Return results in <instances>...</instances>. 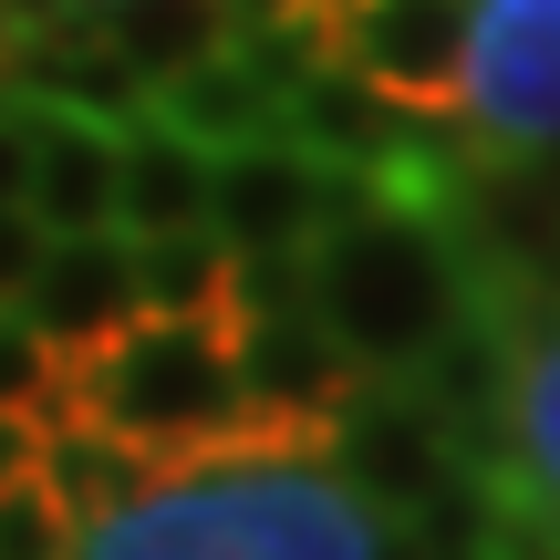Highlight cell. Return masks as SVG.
Here are the masks:
<instances>
[{
    "label": "cell",
    "mask_w": 560,
    "mask_h": 560,
    "mask_svg": "<svg viewBox=\"0 0 560 560\" xmlns=\"http://www.w3.org/2000/svg\"><path fill=\"white\" fill-rule=\"evenodd\" d=\"M83 21H94L145 83H177L187 62H208V52L240 42V11H229V0H94Z\"/></svg>",
    "instance_id": "cell-10"
},
{
    "label": "cell",
    "mask_w": 560,
    "mask_h": 560,
    "mask_svg": "<svg viewBox=\"0 0 560 560\" xmlns=\"http://www.w3.org/2000/svg\"><path fill=\"white\" fill-rule=\"evenodd\" d=\"M156 115L187 125L198 145H219V156H240V145H260V136H291V83H280L249 42H229V52L187 62L177 83H156Z\"/></svg>",
    "instance_id": "cell-9"
},
{
    "label": "cell",
    "mask_w": 560,
    "mask_h": 560,
    "mask_svg": "<svg viewBox=\"0 0 560 560\" xmlns=\"http://www.w3.org/2000/svg\"><path fill=\"white\" fill-rule=\"evenodd\" d=\"M499 488L560 520V301H509V416Z\"/></svg>",
    "instance_id": "cell-6"
},
{
    "label": "cell",
    "mask_w": 560,
    "mask_h": 560,
    "mask_svg": "<svg viewBox=\"0 0 560 560\" xmlns=\"http://www.w3.org/2000/svg\"><path fill=\"white\" fill-rule=\"evenodd\" d=\"M73 560H405V520L312 457L177 467L145 499L83 520Z\"/></svg>",
    "instance_id": "cell-1"
},
{
    "label": "cell",
    "mask_w": 560,
    "mask_h": 560,
    "mask_svg": "<svg viewBox=\"0 0 560 560\" xmlns=\"http://www.w3.org/2000/svg\"><path fill=\"white\" fill-rule=\"evenodd\" d=\"M145 312H156V301H145V260H136V240H125V229L52 240L42 280L21 291V322H32V332L52 342L62 363H94L104 342H125Z\"/></svg>",
    "instance_id": "cell-4"
},
{
    "label": "cell",
    "mask_w": 560,
    "mask_h": 560,
    "mask_svg": "<svg viewBox=\"0 0 560 560\" xmlns=\"http://www.w3.org/2000/svg\"><path fill=\"white\" fill-rule=\"evenodd\" d=\"M42 260H52V229H42L32 208H0V312H21V291L42 280Z\"/></svg>",
    "instance_id": "cell-11"
},
{
    "label": "cell",
    "mask_w": 560,
    "mask_h": 560,
    "mask_svg": "<svg viewBox=\"0 0 560 560\" xmlns=\"http://www.w3.org/2000/svg\"><path fill=\"white\" fill-rule=\"evenodd\" d=\"M322 219H332V166L301 136H260L240 156H219V240L240 260H270V249H312Z\"/></svg>",
    "instance_id": "cell-5"
},
{
    "label": "cell",
    "mask_w": 560,
    "mask_h": 560,
    "mask_svg": "<svg viewBox=\"0 0 560 560\" xmlns=\"http://www.w3.org/2000/svg\"><path fill=\"white\" fill-rule=\"evenodd\" d=\"M467 136L488 156L560 145V0H478V21H467Z\"/></svg>",
    "instance_id": "cell-3"
},
{
    "label": "cell",
    "mask_w": 560,
    "mask_h": 560,
    "mask_svg": "<svg viewBox=\"0 0 560 560\" xmlns=\"http://www.w3.org/2000/svg\"><path fill=\"white\" fill-rule=\"evenodd\" d=\"M125 240H187V229H219V145H198L187 125L145 115L125 125V198H115Z\"/></svg>",
    "instance_id": "cell-8"
},
{
    "label": "cell",
    "mask_w": 560,
    "mask_h": 560,
    "mask_svg": "<svg viewBox=\"0 0 560 560\" xmlns=\"http://www.w3.org/2000/svg\"><path fill=\"white\" fill-rule=\"evenodd\" d=\"M332 478L363 488L384 520H436V509L467 499L488 467L467 457V436L416 395V384H363V395L342 405V425H332Z\"/></svg>",
    "instance_id": "cell-2"
},
{
    "label": "cell",
    "mask_w": 560,
    "mask_h": 560,
    "mask_svg": "<svg viewBox=\"0 0 560 560\" xmlns=\"http://www.w3.org/2000/svg\"><path fill=\"white\" fill-rule=\"evenodd\" d=\"M32 115V219L52 240H94L115 229L125 198V125L73 115V104H21Z\"/></svg>",
    "instance_id": "cell-7"
}]
</instances>
